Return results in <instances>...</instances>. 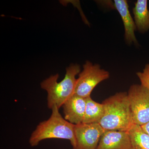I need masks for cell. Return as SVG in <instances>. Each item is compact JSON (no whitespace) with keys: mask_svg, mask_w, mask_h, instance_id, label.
I'll list each match as a JSON object with an SVG mask.
<instances>
[{"mask_svg":"<svg viewBox=\"0 0 149 149\" xmlns=\"http://www.w3.org/2000/svg\"><path fill=\"white\" fill-rule=\"evenodd\" d=\"M97 149H132V143L128 131H105Z\"/></svg>","mask_w":149,"mask_h":149,"instance_id":"7","label":"cell"},{"mask_svg":"<svg viewBox=\"0 0 149 149\" xmlns=\"http://www.w3.org/2000/svg\"><path fill=\"white\" fill-rule=\"evenodd\" d=\"M86 109L83 123H99L104 114L103 104L93 100L91 96L86 98Z\"/></svg>","mask_w":149,"mask_h":149,"instance_id":"11","label":"cell"},{"mask_svg":"<svg viewBox=\"0 0 149 149\" xmlns=\"http://www.w3.org/2000/svg\"><path fill=\"white\" fill-rule=\"evenodd\" d=\"M141 128L148 135H149V122L141 126Z\"/></svg>","mask_w":149,"mask_h":149,"instance_id":"14","label":"cell"},{"mask_svg":"<svg viewBox=\"0 0 149 149\" xmlns=\"http://www.w3.org/2000/svg\"><path fill=\"white\" fill-rule=\"evenodd\" d=\"M136 74L141 81V85L149 91V64L145 65L142 72H137Z\"/></svg>","mask_w":149,"mask_h":149,"instance_id":"13","label":"cell"},{"mask_svg":"<svg viewBox=\"0 0 149 149\" xmlns=\"http://www.w3.org/2000/svg\"><path fill=\"white\" fill-rule=\"evenodd\" d=\"M76 142L75 149H97L105 130L99 123H84L74 125Z\"/></svg>","mask_w":149,"mask_h":149,"instance_id":"6","label":"cell"},{"mask_svg":"<svg viewBox=\"0 0 149 149\" xmlns=\"http://www.w3.org/2000/svg\"><path fill=\"white\" fill-rule=\"evenodd\" d=\"M134 20L137 30L144 33L149 30V10L147 0H138L133 9Z\"/></svg>","mask_w":149,"mask_h":149,"instance_id":"10","label":"cell"},{"mask_svg":"<svg viewBox=\"0 0 149 149\" xmlns=\"http://www.w3.org/2000/svg\"><path fill=\"white\" fill-rule=\"evenodd\" d=\"M109 77V72L101 68L100 65L86 61L79 74L74 94L85 98L90 97L96 86Z\"/></svg>","mask_w":149,"mask_h":149,"instance_id":"4","label":"cell"},{"mask_svg":"<svg viewBox=\"0 0 149 149\" xmlns=\"http://www.w3.org/2000/svg\"><path fill=\"white\" fill-rule=\"evenodd\" d=\"M57 107L52 109L50 117L40 122L32 132L29 139L32 147L38 146L41 141L48 139H62L69 140L73 149L76 147L74 136V124L65 120L60 113Z\"/></svg>","mask_w":149,"mask_h":149,"instance_id":"2","label":"cell"},{"mask_svg":"<svg viewBox=\"0 0 149 149\" xmlns=\"http://www.w3.org/2000/svg\"><path fill=\"white\" fill-rule=\"evenodd\" d=\"M102 104L104 112L99 123L105 131H128L134 124L126 92L116 93Z\"/></svg>","mask_w":149,"mask_h":149,"instance_id":"1","label":"cell"},{"mask_svg":"<svg viewBox=\"0 0 149 149\" xmlns=\"http://www.w3.org/2000/svg\"><path fill=\"white\" fill-rule=\"evenodd\" d=\"M86 105V98L74 94L63 105L65 119L74 125L83 123Z\"/></svg>","mask_w":149,"mask_h":149,"instance_id":"8","label":"cell"},{"mask_svg":"<svg viewBox=\"0 0 149 149\" xmlns=\"http://www.w3.org/2000/svg\"><path fill=\"white\" fill-rule=\"evenodd\" d=\"M132 149H149V135L140 125L133 124L129 130Z\"/></svg>","mask_w":149,"mask_h":149,"instance_id":"12","label":"cell"},{"mask_svg":"<svg viewBox=\"0 0 149 149\" xmlns=\"http://www.w3.org/2000/svg\"><path fill=\"white\" fill-rule=\"evenodd\" d=\"M78 64L70 65L66 68L63 80L58 82L59 74L53 75L44 80L41 84L42 89L47 93V106L52 109L56 106L58 109L74 95L77 79L76 76L80 73Z\"/></svg>","mask_w":149,"mask_h":149,"instance_id":"3","label":"cell"},{"mask_svg":"<svg viewBox=\"0 0 149 149\" xmlns=\"http://www.w3.org/2000/svg\"><path fill=\"white\" fill-rule=\"evenodd\" d=\"M112 7L118 11L122 19L125 31L124 38L125 42L129 45L133 43L135 45H139L135 33L137 28L134 19L130 15L127 1L114 0Z\"/></svg>","mask_w":149,"mask_h":149,"instance_id":"9","label":"cell"},{"mask_svg":"<svg viewBox=\"0 0 149 149\" xmlns=\"http://www.w3.org/2000/svg\"><path fill=\"white\" fill-rule=\"evenodd\" d=\"M127 93L133 124L141 126L148 123L149 90L141 84H133Z\"/></svg>","mask_w":149,"mask_h":149,"instance_id":"5","label":"cell"}]
</instances>
